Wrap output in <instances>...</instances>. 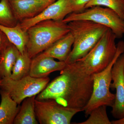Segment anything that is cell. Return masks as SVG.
<instances>
[{
	"label": "cell",
	"instance_id": "d6986e66",
	"mask_svg": "<svg viewBox=\"0 0 124 124\" xmlns=\"http://www.w3.org/2000/svg\"><path fill=\"white\" fill-rule=\"evenodd\" d=\"M96 6L111 9L124 20V0H91L85 6V9Z\"/></svg>",
	"mask_w": 124,
	"mask_h": 124
},
{
	"label": "cell",
	"instance_id": "7c38bea8",
	"mask_svg": "<svg viewBox=\"0 0 124 124\" xmlns=\"http://www.w3.org/2000/svg\"><path fill=\"white\" fill-rule=\"evenodd\" d=\"M54 59L39 54L32 59L29 75L36 78L47 77L53 72L62 71L66 66L65 62Z\"/></svg>",
	"mask_w": 124,
	"mask_h": 124
},
{
	"label": "cell",
	"instance_id": "d4e9b609",
	"mask_svg": "<svg viewBox=\"0 0 124 124\" xmlns=\"http://www.w3.org/2000/svg\"><path fill=\"white\" fill-rule=\"evenodd\" d=\"M1 59H2V57H1V54L0 53V63L1 61ZM3 79V77H2V75H1L0 70V82H1V81Z\"/></svg>",
	"mask_w": 124,
	"mask_h": 124
},
{
	"label": "cell",
	"instance_id": "52a82bcc",
	"mask_svg": "<svg viewBox=\"0 0 124 124\" xmlns=\"http://www.w3.org/2000/svg\"><path fill=\"white\" fill-rule=\"evenodd\" d=\"M48 77L36 78L28 75L18 80L4 78L0 82V89L7 92L19 105L27 98L39 94L50 82Z\"/></svg>",
	"mask_w": 124,
	"mask_h": 124
},
{
	"label": "cell",
	"instance_id": "3957f363",
	"mask_svg": "<svg viewBox=\"0 0 124 124\" xmlns=\"http://www.w3.org/2000/svg\"><path fill=\"white\" fill-rule=\"evenodd\" d=\"M26 32V51L32 59L69 33L70 30L68 23L63 21L49 20L36 23Z\"/></svg>",
	"mask_w": 124,
	"mask_h": 124
},
{
	"label": "cell",
	"instance_id": "ac0fdd59",
	"mask_svg": "<svg viewBox=\"0 0 124 124\" xmlns=\"http://www.w3.org/2000/svg\"><path fill=\"white\" fill-rule=\"evenodd\" d=\"M31 60L26 51L20 54L14 65L10 78L18 80L29 75Z\"/></svg>",
	"mask_w": 124,
	"mask_h": 124
},
{
	"label": "cell",
	"instance_id": "9c48e42d",
	"mask_svg": "<svg viewBox=\"0 0 124 124\" xmlns=\"http://www.w3.org/2000/svg\"><path fill=\"white\" fill-rule=\"evenodd\" d=\"M111 75L110 89L116 91L111 113L114 118L119 119L124 116V53L113 64Z\"/></svg>",
	"mask_w": 124,
	"mask_h": 124
},
{
	"label": "cell",
	"instance_id": "9a60e30c",
	"mask_svg": "<svg viewBox=\"0 0 124 124\" xmlns=\"http://www.w3.org/2000/svg\"><path fill=\"white\" fill-rule=\"evenodd\" d=\"M36 97L35 95L27 98L23 101L14 120V124H39L35 112Z\"/></svg>",
	"mask_w": 124,
	"mask_h": 124
},
{
	"label": "cell",
	"instance_id": "5b68a950",
	"mask_svg": "<svg viewBox=\"0 0 124 124\" xmlns=\"http://www.w3.org/2000/svg\"><path fill=\"white\" fill-rule=\"evenodd\" d=\"M116 38L113 32L108 29L87 54L77 61L90 75L102 71L115 56L117 51Z\"/></svg>",
	"mask_w": 124,
	"mask_h": 124
},
{
	"label": "cell",
	"instance_id": "4fadbf2b",
	"mask_svg": "<svg viewBox=\"0 0 124 124\" xmlns=\"http://www.w3.org/2000/svg\"><path fill=\"white\" fill-rule=\"evenodd\" d=\"M73 42V36L70 32L39 54L65 62L71 51Z\"/></svg>",
	"mask_w": 124,
	"mask_h": 124
},
{
	"label": "cell",
	"instance_id": "8992f818",
	"mask_svg": "<svg viewBox=\"0 0 124 124\" xmlns=\"http://www.w3.org/2000/svg\"><path fill=\"white\" fill-rule=\"evenodd\" d=\"M87 20L103 25L113 32L117 38L124 34V20L111 9L96 6L85 9L78 13H72L62 20L68 23L77 20Z\"/></svg>",
	"mask_w": 124,
	"mask_h": 124
},
{
	"label": "cell",
	"instance_id": "44dd1931",
	"mask_svg": "<svg viewBox=\"0 0 124 124\" xmlns=\"http://www.w3.org/2000/svg\"><path fill=\"white\" fill-rule=\"evenodd\" d=\"M106 106H100L93 110L86 121L78 124H111L107 112Z\"/></svg>",
	"mask_w": 124,
	"mask_h": 124
},
{
	"label": "cell",
	"instance_id": "6da1fadb",
	"mask_svg": "<svg viewBox=\"0 0 124 124\" xmlns=\"http://www.w3.org/2000/svg\"><path fill=\"white\" fill-rule=\"evenodd\" d=\"M93 85V75L76 61L67 64L60 75L49 82L36 99H53L63 106L84 111L91 97Z\"/></svg>",
	"mask_w": 124,
	"mask_h": 124
},
{
	"label": "cell",
	"instance_id": "30bf717a",
	"mask_svg": "<svg viewBox=\"0 0 124 124\" xmlns=\"http://www.w3.org/2000/svg\"><path fill=\"white\" fill-rule=\"evenodd\" d=\"M72 11L67 0H57L46 7L38 15L19 23L21 28L26 32L29 28L46 20L62 21Z\"/></svg>",
	"mask_w": 124,
	"mask_h": 124
},
{
	"label": "cell",
	"instance_id": "ba28073f",
	"mask_svg": "<svg viewBox=\"0 0 124 124\" xmlns=\"http://www.w3.org/2000/svg\"><path fill=\"white\" fill-rule=\"evenodd\" d=\"M36 116L40 124H70L76 114L82 109L69 108L62 106L53 99L35 101Z\"/></svg>",
	"mask_w": 124,
	"mask_h": 124
},
{
	"label": "cell",
	"instance_id": "7a4b0ae2",
	"mask_svg": "<svg viewBox=\"0 0 124 124\" xmlns=\"http://www.w3.org/2000/svg\"><path fill=\"white\" fill-rule=\"evenodd\" d=\"M74 42L71 51L65 62L73 63L84 57L93 48L109 28L87 20L68 23Z\"/></svg>",
	"mask_w": 124,
	"mask_h": 124
},
{
	"label": "cell",
	"instance_id": "277c9868",
	"mask_svg": "<svg viewBox=\"0 0 124 124\" xmlns=\"http://www.w3.org/2000/svg\"><path fill=\"white\" fill-rule=\"evenodd\" d=\"M124 53V41H120L117 44L115 56L108 66L102 71L92 75L93 90L88 103L83 108L86 117L89 115L93 110L100 106H113L115 95L110 91L112 81L111 71L113 64L119 57Z\"/></svg>",
	"mask_w": 124,
	"mask_h": 124
},
{
	"label": "cell",
	"instance_id": "cb8c5ba5",
	"mask_svg": "<svg viewBox=\"0 0 124 124\" xmlns=\"http://www.w3.org/2000/svg\"><path fill=\"white\" fill-rule=\"evenodd\" d=\"M111 124H124V116L121 119L112 121Z\"/></svg>",
	"mask_w": 124,
	"mask_h": 124
},
{
	"label": "cell",
	"instance_id": "7402d4cb",
	"mask_svg": "<svg viewBox=\"0 0 124 124\" xmlns=\"http://www.w3.org/2000/svg\"><path fill=\"white\" fill-rule=\"evenodd\" d=\"M91 0H67L72 13H78L84 11L86 5Z\"/></svg>",
	"mask_w": 124,
	"mask_h": 124
},
{
	"label": "cell",
	"instance_id": "ffe728a7",
	"mask_svg": "<svg viewBox=\"0 0 124 124\" xmlns=\"http://www.w3.org/2000/svg\"><path fill=\"white\" fill-rule=\"evenodd\" d=\"M8 0L0 1V24L8 27H13L17 24Z\"/></svg>",
	"mask_w": 124,
	"mask_h": 124
},
{
	"label": "cell",
	"instance_id": "603a6c76",
	"mask_svg": "<svg viewBox=\"0 0 124 124\" xmlns=\"http://www.w3.org/2000/svg\"><path fill=\"white\" fill-rule=\"evenodd\" d=\"M11 43L5 34L0 29V53Z\"/></svg>",
	"mask_w": 124,
	"mask_h": 124
},
{
	"label": "cell",
	"instance_id": "e0dca14e",
	"mask_svg": "<svg viewBox=\"0 0 124 124\" xmlns=\"http://www.w3.org/2000/svg\"><path fill=\"white\" fill-rule=\"evenodd\" d=\"M20 54L16 46L12 43L1 52L0 70L3 78L10 77L14 65Z\"/></svg>",
	"mask_w": 124,
	"mask_h": 124
},
{
	"label": "cell",
	"instance_id": "5bb4252c",
	"mask_svg": "<svg viewBox=\"0 0 124 124\" xmlns=\"http://www.w3.org/2000/svg\"><path fill=\"white\" fill-rule=\"evenodd\" d=\"M0 124H13L19 107L8 94L0 89Z\"/></svg>",
	"mask_w": 124,
	"mask_h": 124
},
{
	"label": "cell",
	"instance_id": "8fae6325",
	"mask_svg": "<svg viewBox=\"0 0 124 124\" xmlns=\"http://www.w3.org/2000/svg\"><path fill=\"white\" fill-rule=\"evenodd\" d=\"M57 0H8L17 21L31 18L38 15Z\"/></svg>",
	"mask_w": 124,
	"mask_h": 124
},
{
	"label": "cell",
	"instance_id": "2e32d148",
	"mask_svg": "<svg viewBox=\"0 0 124 124\" xmlns=\"http://www.w3.org/2000/svg\"><path fill=\"white\" fill-rule=\"evenodd\" d=\"M0 29L5 34L10 42L16 46L20 54H23L26 52L27 33L21 28L19 23L13 27L0 24Z\"/></svg>",
	"mask_w": 124,
	"mask_h": 124
}]
</instances>
